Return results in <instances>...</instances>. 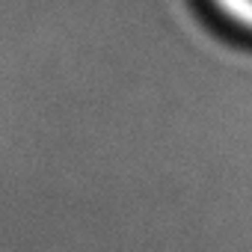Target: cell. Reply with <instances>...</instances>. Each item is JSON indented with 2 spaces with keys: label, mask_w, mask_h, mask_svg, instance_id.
Segmentation results:
<instances>
[{
  "label": "cell",
  "mask_w": 252,
  "mask_h": 252,
  "mask_svg": "<svg viewBox=\"0 0 252 252\" xmlns=\"http://www.w3.org/2000/svg\"><path fill=\"white\" fill-rule=\"evenodd\" d=\"M214 6L222 12V18L252 33V0H214Z\"/></svg>",
  "instance_id": "6da1fadb"
}]
</instances>
